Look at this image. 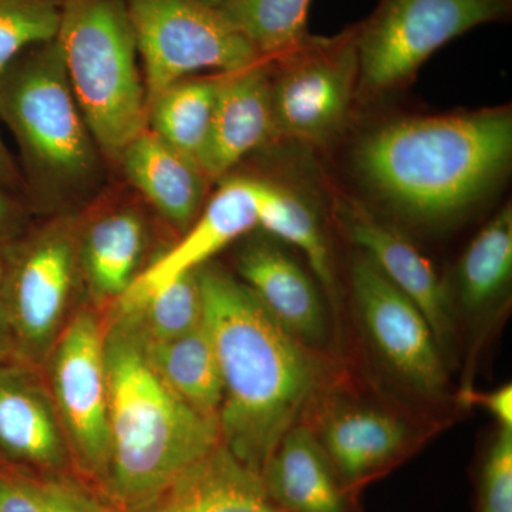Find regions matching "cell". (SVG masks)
<instances>
[{"label": "cell", "mask_w": 512, "mask_h": 512, "mask_svg": "<svg viewBox=\"0 0 512 512\" xmlns=\"http://www.w3.org/2000/svg\"><path fill=\"white\" fill-rule=\"evenodd\" d=\"M222 380L221 443L256 474L325 382L322 360L224 266L198 268Z\"/></svg>", "instance_id": "1"}, {"label": "cell", "mask_w": 512, "mask_h": 512, "mask_svg": "<svg viewBox=\"0 0 512 512\" xmlns=\"http://www.w3.org/2000/svg\"><path fill=\"white\" fill-rule=\"evenodd\" d=\"M511 158L512 114L500 107L384 123L357 143L353 167L389 210L430 224L483 200Z\"/></svg>", "instance_id": "2"}, {"label": "cell", "mask_w": 512, "mask_h": 512, "mask_svg": "<svg viewBox=\"0 0 512 512\" xmlns=\"http://www.w3.org/2000/svg\"><path fill=\"white\" fill-rule=\"evenodd\" d=\"M110 460L99 487L116 511L144 503L221 443L215 417L175 394L148 362L143 346L107 315Z\"/></svg>", "instance_id": "3"}, {"label": "cell", "mask_w": 512, "mask_h": 512, "mask_svg": "<svg viewBox=\"0 0 512 512\" xmlns=\"http://www.w3.org/2000/svg\"><path fill=\"white\" fill-rule=\"evenodd\" d=\"M0 120L15 137L30 211L77 212L103 191L106 158L77 103L56 39L0 70Z\"/></svg>", "instance_id": "4"}, {"label": "cell", "mask_w": 512, "mask_h": 512, "mask_svg": "<svg viewBox=\"0 0 512 512\" xmlns=\"http://www.w3.org/2000/svg\"><path fill=\"white\" fill-rule=\"evenodd\" d=\"M64 67L107 164L147 126V96L126 0H63L56 36Z\"/></svg>", "instance_id": "5"}, {"label": "cell", "mask_w": 512, "mask_h": 512, "mask_svg": "<svg viewBox=\"0 0 512 512\" xmlns=\"http://www.w3.org/2000/svg\"><path fill=\"white\" fill-rule=\"evenodd\" d=\"M79 212H62L3 245L5 302L15 357L42 369L84 291Z\"/></svg>", "instance_id": "6"}, {"label": "cell", "mask_w": 512, "mask_h": 512, "mask_svg": "<svg viewBox=\"0 0 512 512\" xmlns=\"http://www.w3.org/2000/svg\"><path fill=\"white\" fill-rule=\"evenodd\" d=\"M510 8L511 0H380L357 25V96L399 89L440 47Z\"/></svg>", "instance_id": "7"}, {"label": "cell", "mask_w": 512, "mask_h": 512, "mask_svg": "<svg viewBox=\"0 0 512 512\" xmlns=\"http://www.w3.org/2000/svg\"><path fill=\"white\" fill-rule=\"evenodd\" d=\"M147 103L202 70L241 72L264 57L218 8L200 0H126Z\"/></svg>", "instance_id": "8"}, {"label": "cell", "mask_w": 512, "mask_h": 512, "mask_svg": "<svg viewBox=\"0 0 512 512\" xmlns=\"http://www.w3.org/2000/svg\"><path fill=\"white\" fill-rule=\"evenodd\" d=\"M107 313L76 309L42 367L72 453L73 467L100 485L110 460Z\"/></svg>", "instance_id": "9"}, {"label": "cell", "mask_w": 512, "mask_h": 512, "mask_svg": "<svg viewBox=\"0 0 512 512\" xmlns=\"http://www.w3.org/2000/svg\"><path fill=\"white\" fill-rule=\"evenodd\" d=\"M357 25L333 37L309 36L272 59V110L276 134L311 144L333 140L357 96Z\"/></svg>", "instance_id": "10"}, {"label": "cell", "mask_w": 512, "mask_h": 512, "mask_svg": "<svg viewBox=\"0 0 512 512\" xmlns=\"http://www.w3.org/2000/svg\"><path fill=\"white\" fill-rule=\"evenodd\" d=\"M357 315L386 366L423 396L446 392V357L423 312L359 252L350 268Z\"/></svg>", "instance_id": "11"}, {"label": "cell", "mask_w": 512, "mask_h": 512, "mask_svg": "<svg viewBox=\"0 0 512 512\" xmlns=\"http://www.w3.org/2000/svg\"><path fill=\"white\" fill-rule=\"evenodd\" d=\"M77 215L84 292L109 311L146 268L150 224L140 195L127 188L101 191Z\"/></svg>", "instance_id": "12"}, {"label": "cell", "mask_w": 512, "mask_h": 512, "mask_svg": "<svg viewBox=\"0 0 512 512\" xmlns=\"http://www.w3.org/2000/svg\"><path fill=\"white\" fill-rule=\"evenodd\" d=\"M0 463L30 476H63L72 453L42 369L0 362Z\"/></svg>", "instance_id": "13"}, {"label": "cell", "mask_w": 512, "mask_h": 512, "mask_svg": "<svg viewBox=\"0 0 512 512\" xmlns=\"http://www.w3.org/2000/svg\"><path fill=\"white\" fill-rule=\"evenodd\" d=\"M197 220L167 251L148 262L133 285L109 311L140 305L181 275L197 271L235 239L258 227L255 178L225 177Z\"/></svg>", "instance_id": "14"}, {"label": "cell", "mask_w": 512, "mask_h": 512, "mask_svg": "<svg viewBox=\"0 0 512 512\" xmlns=\"http://www.w3.org/2000/svg\"><path fill=\"white\" fill-rule=\"evenodd\" d=\"M339 218L350 241L423 312L447 359L456 336V305L433 264L402 232L357 202H340Z\"/></svg>", "instance_id": "15"}, {"label": "cell", "mask_w": 512, "mask_h": 512, "mask_svg": "<svg viewBox=\"0 0 512 512\" xmlns=\"http://www.w3.org/2000/svg\"><path fill=\"white\" fill-rule=\"evenodd\" d=\"M235 266L238 278L296 339L312 349L325 343L328 319L318 286L278 242L249 239Z\"/></svg>", "instance_id": "16"}, {"label": "cell", "mask_w": 512, "mask_h": 512, "mask_svg": "<svg viewBox=\"0 0 512 512\" xmlns=\"http://www.w3.org/2000/svg\"><path fill=\"white\" fill-rule=\"evenodd\" d=\"M275 134L269 60L221 74L210 137L200 161L202 171L208 180L221 181Z\"/></svg>", "instance_id": "17"}, {"label": "cell", "mask_w": 512, "mask_h": 512, "mask_svg": "<svg viewBox=\"0 0 512 512\" xmlns=\"http://www.w3.org/2000/svg\"><path fill=\"white\" fill-rule=\"evenodd\" d=\"M117 167L128 187L180 235L194 224L204 208L211 183L207 175L195 161L148 128L124 148Z\"/></svg>", "instance_id": "18"}, {"label": "cell", "mask_w": 512, "mask_h": 512, "mask_svg": "<svg viewBox=\"0 0 512 512\" xmlns=\"http://www.w3.org/2000/svg\"><path fill=\"white\" fill-rule=\"evenodd\" d=\"M114 512H285L262 478L220 443L153 497Z\"/></svg>", "instance_id": "19"}, {"label": "cell", "mask_w": 512, "mask_h": 512, "mask_svg": "<svg viewBox=\"0 0 512 512\" xmlns=\"http://www.w3.org/2000/svg\"><path fill=\"white\" fill-rule=\"evenodd\" d=\"M261 478L285 512H349L345 485L316 434L302 424L282 437Z\"/></svg>", "instance_id": "20"}, {"label": "cell", "mask_w": 512, "mask_h": 512, "mask_svg": "<svg viewBox=\"0 0 512 512\" xmlns=\"http://www.w3.org/2000/svg\"><path fill=\"white\" fill-rule=\"evenodd\" d=\"M410 434L409 424L392 413L343 406L323 417L316 437L346 488L359 484L399 456Z\"/></svg>", "instance_id": "21"}, {"label": "cell", "mask_w": 512, "mask_h": 512, "mask_svg": "<svg viewBox=\"0 0 512 512\" xmlns=\"http://www.w3.org/2000/svg\"><path fill=\"white\" fill-rule=\"evenodd\" d=\"M141 346L150 365L175 394L198 412L218 419L222 402L220 366L204 322L181 338Z\"/></svg>", "instance_id": "22"}, {"label": "cell", "mask_w": 512, "mask_h": 512, "mask_svg": "<svg viewBox=\"0 0 512 512\" xmlns=\"http://www.w3.org/2000/svg\"><path fill=\"white\" fill-rule=\"evenodd\" d=\"M512 278V208L505 205L468 244L457 271V299L470 316L484 315Z\"/></svg>", "instance_id": "23"}, {"label": "cell", "mask_w": 512, "mask_h": 512, "mask_svg": "<svg viewBox=\"0 0 512 512\" xmlns=\"http://www.w3.org/2000/svg\"><path fill=\"white\" fill-rule=\"evenodd\" d=\"M220 82L221 74L208 79L187 77L171 84L148 101V130L200 165Z\"/></svg>", "instance_id": "24"}, {"label": "cell", "mask_w": 512, "mask_h": 512, "mask_svg": "<svg viewBox=\"0 0 512 512\" xmlns=\"http://www.w3.org/2000/svg\"><path fill=\"white\" fill-rule=\"evenodd\" d=\"M258 227L301 249L320 285L335 298V276L328 241L311 205L281 185L255 178Z\"/></svg>", "instance_id": "25"}, {"label": "cell", "mask_w": 512, "mask_h": 512, "mask_svg": "<svg viewBox=\"0 0 512 512\" xmlns=\"http://www.w3.org/2000/svg\"><path fill=\"white\" fill-rule=\"evenodd\" d=\"M107 315L123 322L143 345L188 335L204 322L198 269L181 275L140 305L124 312L109 311Z\"/></svg>", "instance_id": "26"}, {"label": "cell", "mask_w": 512, "mask_h": 512, "mask_svg": "<svg viewBox=\"0 0 512 512\" xmlns=\"http://www.w3.org/2000/svg\"><path fill=\"white\" fill-rule=\"evenodd\" d=\"M312 0H229L220 6L225 18L266 60L291 52L308 39Z\"/></svg>", "instance_id": "27"}, {"label": "cell", "mask_w": 512, "mask_h": 512, "mask_svg": "<svg viewBox=\"0 0 512 512\" xmlns=\"http://www.w3.org/2000/svg\"><path fill=\"white\" fill-rule=\"evenodd\" d=\"M63 0H0V70L29 47L56 39Z\"/></svg>", "instance_id": "28"}, {"label": "cell", "mask_w": 512, "mask_h": 512, "mask_svg": "<svg viewBox=\"0 0 512 512\" xmlns=\"http://www.w3.org/2000/svg\"><path fill=\"white\" fill-rule=\"evenodd\" d=\"M481 512H512V429L500 427L481 480Z\"/></svg>", "instance_id": "29"}, {"label": "cell", "mask_w": 512, "mask_h": 512, "mask_svg": "<svg viewBox=\"0 0 512 512\" xmlns=\"http://www.w3.org/2000/svg\"><path fill=\"white\" fill-rule=\"evenodd\" d=\"M28 476L43 512H109L64 476Z\"/></svg>", "instance_id": "30"}, {"label": "cell", "mask_w": 512, "mask_h": 512, "mask_svg": "<svg viewBox=\"0 0 512 512\" xmlns=\"http://www.w3.org/2000/svg\"><path fill=\"white\" fill-rule=\"evenodd\" d=\"M0 512H43L29 476L0 463Z\"/></svg>", "instance_id": "31"}, {"label": "cell", "mask_w": 512, "mask_h": 512, "mask_svg": "<svg viewBox=\"0 0 512 512\" xmlns=\"http://www.w3.org/2000/svg\"><path fill=\"white\" fill-rule=\"evenodd\" d=\"M30 214L32 211L23 198L0 185V244L22 234L30 225Z\"/></svg>", "instance_id": "32"}, {"label": "cell", "mask_w": 512, "mask_h": 512, "mask_svg": "<svg viewBox=\"0 0 512 512\" xmlns=\"http://www.w3.org/2000/svg\"><path fill=\"white\" fill-rule=\"evenodd\" d=\"M466 402L484 407L495 420L500 421L501 427L512 429V387L511 384L500 387L490 393H476L473 390L463 394Z\"/></svg>", "instance_id": "33"}, {"label": "cell", "mask_w": 512, "mask_h": 512, "mask_svg": "<svg viewBox=\"0 0 512 512\" xmlns=\"http://www.w3.org/2000/svg\"><path fill=\"white\" fill-rule=\"evenodd\" d=\"M3 245L5 244H0V362L15 357V343H13L12 329H10L5 302V258H3Z\"/></svg>", "instance_id": "34"}, {"label": "cell", "mask_w": 512, "mask_h": 512, "mask_svg": "<svg viewBox=\"0 0 512 512\" xmlns=\"http://www.w3.org/2000/svg\"><path fill=\"white\" fill-rule=\"evenodd\" d=\"M0 185L23 198V181L18 161L13 158L2 136H0Z\"/></svg>", "instance_id": "35"}, {"label": "cell", "mask_w": 512, "mask_h": 512, "mask_svg": "<svg viewBox=\"0 0 512 512\" xmlns=\"http://www.w3.org/2000/svg\"><path fill=\"white\" fill-rule=\"evenodd\" d=\"M200 2L205 3V5L211 6V8H220V6L224 5V3L229 2V0H200Z\"/></svg>", "instance_id": "36"}]
</instances>
